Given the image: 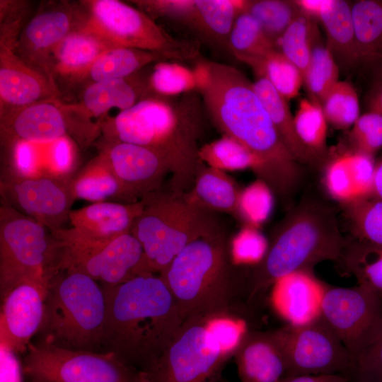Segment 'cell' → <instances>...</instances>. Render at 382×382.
<instances>
[{
  "label": "cell",
  "mask_w": 382,
  "mask_h": 382,
  "mask_svg": "<svg viewBox=\"0 0 382 382\" xmlns=\"http://www.w3.org/2000/svg\"><path fill=\"white\" fill-rule=\"evenodd\" d=\"M194 69L197 92L216 127L253 154L258 179L282 197L290 195L301 177L300 163L282 141L253 83L226 64L201 59Z\"/></svg>",
  "instance_id": "cell-1"
},
{
  "label": "cell",
  "mask_w": 382,
  "mask_h": 382,
  "mask_svg": "<svg viewBox=\"0 0 382 382\" xmlns=\"http://www.w3.org/2000/svg\"><path fill=\"white\" fill-rule=\"evenodd\" d=\"M202 98L197 91L177 97L148 96L110 119L104 134L110 141L140 145L158 154L170 174V190L185 193L204 163L199 158Z\"/></svg>",
  "instance_id": "cell-2"
},
{
  "label": "cell",
  "mask_w": 382,
  "mask_h": 382,
  "mask_svg": "<svg viewBox=\"0 0 382 382\" xmlns=\"http://www.w3.org/2000/svg\"><path fill=\"white\" fill-rule=\"evenodd\" d=\"M103 289L106 315L102 345L148 374L185 321L174 297L154 273Z\"/></svg>",
  "instance_id": "cell-3"
},
{
  "label": "cell",
  "mask_w": 382,
  "mask_h": 382,
  "mask_svg": "<svg viewBox=\"0 0 382 382\" xmlns=\"http://www.w3.org/2000/svg\"><path fill=\"white\" fill-rule=\"evenodd\" d=\"M248 270L233 263L223 230L191 242L159 275L185 320L230 316L238 296L250 303Z\"/></svg>",
  "instance_id": "cell-4"
},
{
  "label": "cell",
  "mask_w": 382,
  "mask_h": 382,
  "mask_svg": "<svg viewBox=\"0 0 382 382\" xmlns=\"http://www.w3.org/2000/svg\"><path fill=\"white\" fill-rule=\"evenodd\" d=\"M347 242L333 209L321 202L304 199L278 224L262 260L249 267L250 303L286 275L311 271L323 261L338 262Z\"/></svg>",
  "instance_id": "cell-5"
},
{
  "label": "cell",
  "mask_w": 382,
  "mask_h": 382,
  "mask_svg": "<svg viewBox=\"0 0 382 382\" xmlns=\"http://www.w3.org/2000/svg\"><path fill=\"white\" fill-rule=\"evenodd\" d=\"M141 199L131 233L153 273L160 274L193 241L223 231L215 212L189 202L183 193L160 190Z\"/></svg>",
  "instance_id": "cell-6"
},
{
  "label": "cell",
  "mask_w": 382,
  "mask_h": 382,
  "mask_svg": "<svg viewBox=\"0 0 382 382\" xmlns=\"http://www.w3.org/2000/svg\"><path fill=\"white\" fill-rule=\"evenodd\" d=\"M50 281L42 328L45 341L59 347L93 351L103 344L106 300L103 287L76 271Z\"/></svg>",
  "instance_id": "cell-7"
},
{
  "label": "cell",
  "mask_w": 382,
  "mask_h": 382,
  "mask_svg": "<svg viewBox=\"0 0 382 382\" xmlns=\"http://www.w3.org/2000/svg\"><path fill=\"white\" fill-rule=\"evenodd\" d=\"M85 11L84 27L115 47L138 49L158 54L167 60L196 58V40L177 39L138 8L118 0L81 2Z\"/></svg>",
  "instance_id": "cell-8"
},
{
  "label": "cell",
  "mask_w": 382,
  "mask_h": 382,
  "mask_svg": "<svg viewBox=\"0 0 382 382\" xmlns=\"http://www.w3.org/2000/svg\"><path fill=\"white\" fill-rule=\"evenodd\" d=\"M45 226L14 208H0V290L3 298L24 282L49 285L57 247Z\"/></svg>",
  "instance_id": "cell-9"
},
{
  "label": "cell",
  "mask_w": 382,
  "mask_h": 382,
  "mask_svg": "<svg viewBox=\"0 0 382 382\" xmlns=\"http://www.w3.org/2000/svg\"><path fill=\"white\" fill-rule=\"evenodd\" d=\"M23 371L33 382H149L148 374L112 352L71 349L42 340L30 343Z\"/></svg>",
  "instance_id": "cell-10"
},
{
  "label": "cell",
  "mask_w": 382,
  "mask_h": 382,
  "mask_svg": "<svg viewBox=\"0 0 382 382\" xmlns=\"http://www.w3.org/2000/svg\"><path fill=\"white\" fill-rule=\"evenodd\" d=\"M273 331L283 351L285 378L325 374L349 378L354 359L320 315L303 323H288Z\"/></svg>",
  "instance_id": "cell-11"
},
{
  "label": "cell",
  "mask_w": 382,
  "mask_h": 382,
  "mask_svg": "<svg viewBox=\"0 0 382 382\" xmlns=\"http://www.w3.org/2000/svg\"><path fill=\"white\" fill-rule=\"evenodd\" d=\"M320 315L355 361L382 334V297L369 288L323 284Z\"/></svg>",
  "instance_id": "cell-12"
},
{
  "label": "cell",
  "mask_w": 382,
  "mask_h": 382,
  "mask_svg": "<svg viewBox=\"0 0 382 382\" xmlns=\"http://www.w3.org/2000/svg\"><path fill=\"white\" fill-rule=\"evenodd\" d=\"M56 243L57 271L79 272L104 286H117L153 273L141 245L131 232L98 245Z\"/></svg>",
  "instance_id": "cell-13"
},
{
  "label": "cell",
  "mask_w": 382,
  "mask_h": 382,
  "mask_svg": "<svg viewBox=\"0 0 382 382\" xmlns=\"http://www.w3.org/2000/svg\"><path fill=\"white\" fill-rule=\"evenodd\" d=\"M204 317L186 319L148 372L149 382H204L226 359Z\"/></svg>",
  "instance_id": "cell-14"
},
{
  "label": "cell",
  "mask_w": 382,
  "mask_h": 382,
  "mask_svg": "<svg viewBox=\"0 0 382 382\" xmlns=\"http://www.w3.org/2000/svg\"><path fill=\"white\" fill-rule=\"evenodd\" d=\"M70 178L51 175H23L4 169L0 192L4 204L41 224L50 231L62 228L75 200Z\"/></svg>",
  "instance_id": "cell-15"
},
{
  "label": "cell",
  "mask_w": 382,
  "mask_h": 382,
  "mask_svg": "<svg viewBox=\"0 0 382 382\" xmlns=\"http://www.w3.org/2000/svg\"><path fill=\"white\" fill-rule=\"evenodd\" d=\"M149 96L147 78L134 74L125 79L91 83L79 103L62 104L69 132L81 145H88L101 132L100 129L112 109L120 112L129 108Z\"/></svg>",
  "instance_id": "cell-16"
},
{
  "label": "cell",
  "mask_w": 382,
  "mask_h": 382,
  "mask_svg": "<svg viewBox=\"0 0 382 382\" xmlns=\"http://www.w3.org/2000/svg\"><path fill=\"white\" fill-rule=\"evenodd\" d=\"M141 199L134 202H100L71 209V228L50 231L59 244L98 245L130 233L143 209Z\"/></svg>",
  "instance_id": "cell-17"
},
{
  "label": "cell",
  "mask_w": 382,
  "mask_h": 382,
  "mask_svg": "<svg viewBox=\"0 0 382 382\" xmlns=\"http://www.w3.org/2000/svg\"><path fill=\"white\" fill-rule=\"evenodd\" d=\"M85 21L82 6L63 4L44 8L21 31L14 50L26 62L48 75L47 65L54 50L67 35L81 28Z\"/></svg>",
  "instance_id": "cell-18"
},
{
  "label": "cell",
  "mask_w": 382,
  "mask_h": 382,
  "mask_svg": "<svg viewBox=\"0 0 382 382\" xmlns=\"http://www.w3.org/2000/svg\"><path fill=\"white\" fill-rule=\"evenodd\" d=\"M16 42L0 39L1 117L35 103L55 100L61 93L45 72L18 55Z\"/></svg>",
  "instance_id": "cell-19"
},
{
  "label": "cell",
  "mask_w": 382,
  "mask_h": 382,
  "mask_svg": "<svg viewBox=\"0 0 382 382\" xmlns=\"http://www.w3.org/2000/svg\"><path fill=\"white\" fill-rule=\"evenodd\" d=\"M100 154L132 202L161 190L165 177L170 173L166 162L158 154L140 145L108 141Z\"/></svg>",
  "instance_id": "cell-20"
},
{
  "label": "cell",
  "mask_w": 382,
  "mask_h": 382,
  "mask_svg": "<svg viewBox=\"0 0 382 382\" xmlns=\"http://www.w3.org/2000/svg\"><path fill=\"white\" fill-rule=\"evenodd\" d=\"M48 287L24 282L1 298L0 342L16 353L26 352L31 338L42 327Z\"/></svg>",
  "instance_id": "cell-21"
},
{
  "label": "cell",
  "mask_w": 382,
  "mask_h": 382,
  "mask_svg": "<svg viewBox=\"0 0 382 382\" xmlns=\"http://www.w3.org/2000/svg\"><path fill=\"white\" fill-rule=\"evenodd\" d=\"M69 127L62 103H35L1 117V136L6 147L20 141L45 144L67 135Z\"/></svg>",
  "instance_id": "cell-22"
},
{
  "label": "cell",
  "mask_w": 382,
  "mask_h": 382,
  "mask_svg": "<svg viewBox=\"0 0 382 382\" xmlns=\"http://www.w3.org/2000/svg\"><path fill=\"white\" fill-rule=\"evenodd\" d=\"M233 356L241 382H282L286 364L273 330H248Z\"/></svg>",
  "instance_id": "cell-23"
},
{
  "label": "cell",
  "mask_w": 382,
  "mask_h": 382,
  "mask_svg": "<svg viewBox=\"0 0 382 382\" xmlns=\"http://www.w3.org/2000/svg\"><path fill=\"white\" fill-rule=\"evenodd\" d=\"M115 47L84 26L67 35L51 54L47 73L57 81L84 80L94 62L107 50Z\"/></svg>",
  "instance_id": "cell-24"
},
{
  "label": "cell",
  "mask_w": 382,
  "mask_h": 382,
  "mask_svg": "<svg viewBox=\"0 0 382 382\" xmlns=\"http://www.w3.org/2000/svg\"><path fill=\"white\" fill-rule=\"evenodd\" d=\"M375 166L374 156L354 150L336 157L324 172L328 193L342 205L372 197Z\"/></svg>",
  "instance_id": "cell-25"
},
{
  "label": "cell",
  "mask_w": 382,
  "mask_h": 382,
  "mask_svg": "<svg viewBox=\"0 0 382 382\" xmlns=\"http://www.w3.org/2000/svg\"><path fill=\"white\" fill-rule=\"evenodd\" d=\"M323 284L311 271L286 275L274 284V303L289 323H303L320 315Z\"/></svg>",
  "instance_id": "cell-26"
},
{
  "label": "cell",
  "mask_w": 382,
  "mask_h": 382,
  "mask_svg": "<svg viewBox=\"0 0 382 382\" xmlns=\"http://www.w3.org/2000/svg\"><path fill=\"white\" fill-rule=\"evenodd\" d=\"M242 189L225 171L202 163L198 168L192 187L183 193L190 203L213 212H222L238 219Z\"/></svg>",
  "instance_id": "cell-27"
},
{
  "label": "cell",
  "mask_w": 382,
  "mask_h": 382,
  "mask_svg": "<svg viewBox=\"0 0 382 382\" xmlns=\"http://www.w3.org/2000/svg\"><path fill=\"white\" fill-rule=\"evenodd\" d=\"M253 88L291 155L300 164L315 163L319 158L309 151L298 137L287 100L262 76H257L253 82Z\"/></svg>",
  "instance_id": "cell-28"
},
{
  "label": "cell",
  "mask_w": 382,
  "mask_h": 382,
  "mask_svg": "<svg viewBox=\"0 0 382 382\" xmlns=\"http://www.w3.org/2000/svg\"><path fill=\"white\" fill-rule=\"evenodd\" d=\"M70 187L75 200L83 199L95 203L115 199L122 202H132L100 154L71 179Z\"/></svg>",
  "instance_id": "cell-29"
},
{
  "label": "cell",
  "mask_w": 382,
  "mask_h": 382,
  "mask_svg": "<svg viewBox=\"0 0 382 382\" xmlns=\"http://www.w3.org/2000/svg\"><path fill=\"white\" fill-rule=\"evenodd\" d=\"M359 62H382V1L360 0L351 6Z\"/></svg>",
  "instance_id": "cell-30"
},
{
  "label": "cell",
  "mask_w": 382,
  "mask_h": 382,
  "mask_svg": "<svg viewBox=\"0 0 382 382\" xmlns=\"http://www.w3.org/2000/svg\"><path fill=\"white\" fill-rule=\"evenodd\" d=\"M167 61L154 52L123 47H112L102 54L91 66L85 79L92 82L125 79L153 62Z\"/></svg>",
  "instance_id": "cell-31"
},
{
  "label": "cell",
  "mask_w": 382,
  "mask_h": 382,
  "mask_svg": "<svg viewBox=\"0 0 382 382\" xmlns=\"http://www.w3.org/2000/svg\"><path fill=\"white\" fill-rule=\"evenodd\" d=\"M327 35V47L341 62H359L357 54L351 6L343 0H332L318 18Z\"/></svg>",
  "instance_id": "cell-32"
},
{
  "label": "cell",
  "mask_w": 382,
  "mask_h": 382,
  "mask_svg": "<svg viewBox=\"0 0 382 382\" xmlns=\"http://www.w3.org/2000/svg\"><path fill=\"white\" fill-rule=\"evenodd\" d=\"M247 1L197 0L193 26L202 37L228 47V36L236 17L245 11Z\"/></svg>",
  "instance_id": "cell-33"
},
{
  "label": "cell",
  "mask_w": 382,
  "mask_h": 382,
  "mask_svg": "<svg viewBox=\"0 0 382 382\" xmlns=\"http://www.w3.org/2000/svg\"><path fill=\"white\" fill-rule=\"evenodd\" d=\"M228 47L237 59L253 69L270 52L277 49L256 19L245 11L239 13L234 21L228 36Z\"/></svg>",
  "instance_id": "cell-34"
},
{
  "label": "cell",
  "mask_w": 382,
  "mask_h": 382,
  "mask_svg": "<svg viewBox=\"0 0 382 382\" xmlns=\"http://www.w3.org/2000/svg\"><path fill=\"white\" fill-rule=\"evenodd\" d=\"M343 271L382 297V245L354 240L347 244L337 262Z\"/></svg>",
  "instance_id": "cell-35"
},
{
  "label": "cell",
  "mask_w": 382,
  "mask_h": 382,
  "mask_svg": "<svg viewBox=\"0 0 382 382\" xmlns=\"http://www.w3.org/2000/svg\"><path fill=\"white\" fill-rule=\"evenodd\" d=\"M314 20L301 11L277 44V49L299 68L303 77L318 37Z\"/></svg>",
  "instance_id": "cell-36"
},
{
  "label": "cell",
  "mask_w": 382,
  "mask_h": 382,
  "mask_svg": "<svg viewBox=\"0 0 382 382\" xmlns=\"http://www.w3.org/2000/svg\"><path fill=\"white\" fill-rule=\"evenodd\" d=\"M150 95L160 97H177L197 91V79L194 69L177 62H156L147 77Z\"/></svg>",
  "instance_id": "cell-37"
},
{
  "label": "cell",
  "mask_w": 382,
  "mask_h": 382,
  "mask_svg": "<svg viewBox=\"0 0 382 382\" xmlns=\"http://www.w3.org/2000/svg\"><path fill=\"white\" fill-rule=\"evenodd\" d=\"M199 158L207 166L221 170L250 168L255 173L257 161L241 143L227 135L207 143L199 149Z\"/></svg>",
  "instance_id": "cell-38"
},
{
  "label": "cell",
  "mask_w": 382,
  "mask_h": 382,
  "mask_svg": "<svg viewBox=\"0 0 382 382\" xmlns=\"http://www.w3.org/2000/svg\"><path fill=\"white\" fill-rule=\"evenodd\" d=\"M254 17L277 48V44L301 10L295 1H247L245 11Z\"/></svg>",
  "instance_id": "cell-39"
},
{
  "label": "cell",
  "mask_w": 382,
  "mask_h": 382,
  "mask_svg": "<svg viewBox=\"0 0 382 382\" xmlns=\"http://www.w3.org/2000/svg\"><path fill=\"white\" fill-rule=\"evenodd\" d=\"M342 206L355 240L382 245V199L372 196Z\"/></svg>",
  "instance_id": "cell-40"
},
{
  "label": "cell",
  "mask_w": 382,
  "mask_h": 382,
  "mask_svg": "<svg viewBox=\"0 0 382 382\" xmlns=\"http://www.w3.org/2000/svg\"><path fill=\"white\" fill-rule=\"evenodd\" d=\"M253 71L257 76L267 79L286 100L299 94L303 82L299 68L277 49L270 52Z\"/></svg>",
  "instance_id": "cell-41"
},
{
  "label": "cell",
  "mask_w": 382,
  "mask_h": 382,
  "mask_svg": "<svg viewBox=\"0 0 382 382\" xmlns=\"http://www.w3.org/2000/svg\"><path fill=\"white\" fill-rule=\"evenodd\" d=\"M298 137L318 158L326 146L327 120L321 105L312 99L302 98L294 117Z\"/></svg>",
  "instance_id": "cell-42"
},
{
  "label": "cell",
  "mask_w": 382,
  "mask_h": 382,
  "mask_svg": "<svg viewBox=\"0 0 382 382\" xmlns=\"http://www.w3.org/2000/svg\"><path fill=\"white\" fill-rule=\"evenodd\" d=\"M339 69L335 57L327 46L318 42L313 46L303 82L311 99L320 104L339 81Z\"/></svg>",
  "instance_id": "cell-43"
},
{
  "label": "cell",
  "mask_w": 382,
  "mask_h": 382,
  "mask_svg": "<svg viewBox=\"0 0 382 382\" xmlns=\"http://www.w3.org/2000/svg\"><path fill=\"white\" fill-rule=\"evenodd\" d=\"M320 105L327 122L337 129L352 127L360 116L357 93L347 81H338Z\"/></svg>",
  "instance_id": "cell-44"
},
{
  "label": "cell",
  "mask_w": 382,
  "mask_h": 382,
  "mask_svg": "<svg viewBox=\"0 0 382 382\" xmlns=\"http://www.w3.org/2000/svg\"><path fill=\"white\" fill-rule=\"evenodd\" d=\"M270 187L258 179L242 189L238 205V219L245 225L258 228L269 217L273 205Z\"/></svg>",
  "instance_id": "cell-45"
},
{
  "label": "cell",
  "mask_w": 382,
  "mask_h": 382,
  "mask_svg": "<svg viewBox=\"0 0 382 382\" xmlns=\"http://www.w3.org/2000/svg\"><path fill=\"white\" fill-rule=\"evenodd\" d=\"M269 241L258 228L245 225L230 241V253L233 263L252 267L264 257Z\"/></svg>",
  "instance_id": "cell-46"
},
{
  "label": "cell",
  "mask_w": 382,
  "mask_h": 382,
  "mask_svg": "<svg viewBox=\"0 0 382 382\" xmlns=\"http://www.w3.org/2000/svg\"><path fill=\"white\" fill-rule=\"evenodd\" d=\"M354 151L374 156L382 148V115L366 112L359 116L350 132Z\"/></svg>",
  "instance_id": "cell-47"
},
{
  "label": "cell",
  "mask_w": 382,
  "mask_h": 382,
  "mask_svg": "<svg viewBox=\"0 0 382 382\" xmlns=\"http://www.w3.org/2000/svg\"><path fill=\"white\" fill-rule=\"evenodd\" d=\"M75 159L74 147L68 135L48 143L46 148V175L69 178Z\"/></svg>",
  "instance_id": "cell-48"
},
{
  "label": "cell",
  "mask_w": 382,
  "mask_h": 382,
  "mask_svg": "<svg viewBox=\"0 0 382 382\" xmlns=\"http://www.w3.org/2000/svg\"><path fill=\"white\" fill-rule=\"evenodd\" d=\"M207 326L219 345L224 355L228 357L234 354L248 330L230 316H219L208 318Z\"/></svg>",
  "instance_id": "cell-49"
},
{
  "label": "cell",
  "mask_w": 382,
  "mask_h": 382,
  "mask_svg": "<svg viewBox=\"0 0 382 382\" xmlns=\"http://www.w3.org/2000/svg\"><path fill=\"white\" fill-rule=\"evenodd\" d=\"M350 382H382V334L354 362Z\"/></svg>",
  "instance_id": "cell-50"
},
{
  "label": "cell",
  "mask_w": 382,
  "mask_h": 382,
  "mask_svg": "<svg viewBox=\"0 0 382 382\" xmlns=\"http://www.w3.org/2000/svg\"><path fill=\"white\" fill-rule=\"evenodd\" d=\"M16 352L0 342V382H23V368Z\"/></svg>",
  "instance_id": "cell-51"
},
{
  "label": "cell",
  "mask_w": 382,
  "mask_h": 382,
  "mask_svg": "<svg viewBox=\"0 0 382 382\" xmlns=\"http://www.w3.org/2000/svg\"><path fill=\"white\" fill-rule=\"evenodd\" d=\"M282 382H350V380L341 374L301 375L284 378Z\"/></svg>",
  "instance_id": "cell-52"
},
{
  "label": "cell",
  "mask_w": 382,
  "mask_h": 382,
  "mask_svg": "<svg viewBox=\"0 0 382 382\" xmlns=\"http://www.w3.org/2000/svg\"><path fill=\"white\" fill-rule=\"evenodd\" d=\"M295 2L302 11L316 19L330 5L332 0H298Z\"/></svg>",
  "instance_id": "cell-53"
},
{
  "label": "cell",
  "mask_w": 382,
  "mask_h": 382,
  "mask_svg": "<svg viewBox=\"0 0 382 382\" xmlns=\"http://www.w3.org/2000/svg\"><path fill=\"white\" fill-rule=\"evenodd\" d=\"M368 107L370 112L382 115V79H378L372 88L368 97Z\"/></svg>",
  "instance_id": "cell-54"
},
{
  "label": "cell",
  "mask_w": 382,
  "mask_h": 382,
  "mask_svg": "<svg viewBox=\"0 0 382 382\" xmlns=\"http://www.w3.org/2000/svg\"><path fill=\"white\" fill-rule=\"evenodd\" d=\"M373 196L382 199V158L378 162H376Z\"/></svg>",
  "instance_id": "cell-55"
},
{
  "label": "cell",
  "mask_w": 382,
  "mask_h": 382,
  "mask_svg": "<svg viewBox=\"0 0 382 382\" xmlns=\"http://www.w3.org/2000/svg\"><path fill=\"white\" fill-rule=\"evenodd\" d=\"M378 79H382V62L377 65Z\"/></svg>",
  "instance_id": "cell-56"
}]
</instances>
